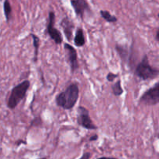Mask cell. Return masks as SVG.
<instances>
[{
  "instance_id": "obj_1",
  "label": "cell",
  "mask_w": 159,
  "mask_h": 159,
  "mask_svg": "<svg viewBox=\"0 0 159 159\" xmlns=\"http://www.w3.org/2000/svg\"><path fill=\"white\" fill-rule=\"evenodd\" d=\"M79 97V87L76 83H72L56 96L55 101L58 107L65 110H71L77 103Z\"/></svg>"
},
{
  "instance_id": "obj_2",
  "label": "cell",
  "mask_w": 159,
  "mask_h": 159,
  "mask_svg": "<svg viewBox=\"0 0 159 159\" xmlns=\"http://www.w3.org/2000/svg\"><path fill=\"white\" fill-rule=\"evenodd\" d=\"M134 75L142 80H151L159 76V70L150 65L148 57L144 55L141 62L135 66Z\"/></svg>"
},
{
  "instance_id": "obj_3",
  "label": "cell",
  "mask_w": 159,
  "mask_h": 159,
  "mask_svg": "<svg viewBox=\"0 0 159 159\" xmlns=\"http://www.w3.org/2000/svg\"><path fill=\"white\" fill-rule=\"evenodd\" d=\"M30 87V82L28 80L22 81L21 83L12 87L7 101V107L9 109H14L18 106L20 101L24 99L26 92Z\"/></svg>"
},
{
  "instance_id": "obj_4",
  "label": "cell",
  "mask_w": 159,
  "mask_h": 159,
  "mask_svg": "<svg viewBox=\"0 0 159 159\" xmlns=\"http://www.w3.org/2000/svg\"><path fill=\"white\" fill-rule=\"evenodd\" d=\"M141 104L148 106L156 105L159 103V80L153 87L144 91L139 99Z\"/></svg>"
},
{
  "instance_id": "obj_5",
  "label": "cell",
  "mask_w": 159,
  "mask_h": 159,
  "mask_svg": "<svg viewBox=\"0 0 159 159\" xmlns=\"http://www.w3.org/2000/svg\"><path fill=\"white\" fill-rule=\"evenodd\" d=\"M77 123L79 126L89 130L97 129V126L94 124L89 115V111L83 106H79L77 108Z\"/></svg>"
},
{
  "instance_id": "obj_6",
  "label": "cell",
  "mask_w": 159,
  "mask_h": 159,
  "mask_svg": "<svg viewBox=\"0 0 159 159\" xmlns=\"http://www.w3.org/2000/svg\"><path fill=\"white\" fill-rule=\"evenodd\" d=\"M55 23V13L53 11H51L48 13V21L47 24V33L49 35L50 38L54 41L56 45H61L63 41L62 34L59 30L54 27Z\"/></svg>"
},
{
  "instance_id": "obj_7",
  "label": "cell",
  "mask_w": 159,
  "mask_h": 159,
  "mask_svg": "<svg viewBox=\"0 0 159 159\" xmlns=\"http://www.w3.org/2000/svg\"><path fill=\"white\" fill-rule=\"evenodd\" d=\"M64 48L66 52V59L71 73H75L79 68V61H78V53L75 48L68 43L64 44Z\"/></svg>"
},
{
  "instance_id": "obj_8",
  "label": "cell",
  "mask_w": 159,
  "mask_h": 159,
  "mask_svg": "<svg viewBox=\"0 0 159 159\" xmlns=\"http://www.w3.org/2000/svg\"><path fill=\"white\" fill-rule=\"evenodd\" d=\"M71 5L75 15L82 20H83L85 12L91 11L89 4L86 0H71Z\"/></svg>"
},
{
  "instance_id": "obj_9",
  "label": "cell",
  "mask_w": 159,
  "mask_h": 159,
  "mask_svg": "<svg viewBox=\"0 0 159 159\" xmlns=\"http://www.w3.org/2000/svg\"><path fill=\"white\" fill-rule=\"evenodd\" d=\"M115 48H116V52H117L118 55L120 56L121 60L123 61V62H124L127 65H129L130 68L132 67L133 62L131 60L133 55L131 53V49L130 50L127 46L119 45V44H116Z\"/></svg>"
},
{
  "instance_id": "obj_10",
  "label": "cell",
  "mask_w": 159,
  "mask_h": 159,
  "mask_svg": "<svg viewBox=\"0 0 159 159\" xmlns=\"http://www.w3.org/2000/svg\"><path fill=\"white\" fill-rule=\"evenodd\" d=\"M60 26L63 30V33L68 42H71L73 37V30L75 29V24L68 17H64L60 23Z\"/></svg>"
},
{
  "instance_id": "obj_11",
  "label": "cell",
  "mask_w": 159,
  "mask_h": 159,
  "mask_svg": "<svg viewBox=\"0 0 159 159\" xmlns=\"http://www.w3.org/2000/svg\"><path fill=\"white\" fill-rule=\"evenodd\" d=\"M74 43L76 47H83L85 45V38L84 31L82 27H78L75 31L74 37Z\"/></svg>"
},
{
  "instance_id": "obj_12",
  "label": "cell",
  "mask_w": 159,
  "mask_h": 159,
  "mask_svg": "<svg viewBox=\"0 0 159 159\" xmlns=\"http://www.w3.org/2000/svg\"><path fill=\"white\" fill-rule=\"evenodd\" d=\"M31 37L33 39V45L34 47V62H37V59H38L39 54V48H40V40L38 36H37L34 34H30Z\"/></svg>"
},
{
  "instance_id": "obj_13",
  "label": "cell",
  "mask_w": 159,
  "mask_h": 159,
  "mask_svg": "<svg viewBox=\"0 0 159 159\" xmlns=\"http://www.w3.org/2000/svg\"><path fill=\"white\" fill-rule=\"evenodd\" d=\"M100 15L107 23H116L118 20L117 17L115 16L112 15L109 11L107 10H100Z\"/></svg>"
},
{
  "instance_id": "obj_14",
  "label": "cell",
  "mask_w": 159,
  "mask_h": 159,
  "mask_svg": "<svg viewBox=\"0 0 159 159\" xmlns=\"http://www.w3.org/2000/svg\"><path fill=\"white\" fill-rule=\"evenodd\" d=\"M112 92L113 95L116 97L121 96L124 94V89L121 86V80H118L113 86H112Z\"/></svg>"
},
{
  "instance_id": "obj_15",
  "label": "cell",
  "mask_w": 159,
  "mask_h": 159,
  "mask_svg": "<svg viewBox=\"0 0 159 159\" xmlns=\"http://www.w3.org/2000/svg\"><path fill=\"white\" fill-rule=\"evenodd\" d=\"M3 10H4L5 17H6V21L9 22L10 20L11 13H12V6L9 0H5L3 3Z\"/></svg>"
},
{
  "instance_id": "obj_16",
  "label": "cell",
  "mask_w": 159,
  "mask_h": 159,
  "mask_svg": "<svg viewBox=\"0 0 159 159\" xmlns=\"http://www.w3.org/2000/svg\"><path fill=\"white\" fill-rule=\"evenodd\" d=\"M116 77H118V74L113 73H112V72H110V73L107 75V80L109 82H113Z\"/></svg>"
},
{
  "instance_id": "obj_17",
  "label": "cell",
  "mask_w": 159,
  "mask_h": 159,
  "mask_svg": "<svg viewBox=\"0 0 159 159\" xmlns=\"http://www.w3.org/2000/svg\"><path fill=\"white\" fill-rule=\"evenodd\" d=\"M92 157V154L90 152H85L79 159H90Z\"/></svg>"
},
{
  "instance_id": "obj_18",
  "label": "cell",
  "mask_w": 159,
  "mask_h": 159,
  "mask_svg": "<svg viewBox=\"0 0 159 159\" xmlns=\"http://www.w3.org/2000/svg\"><path fill=\"white\" fill-rule=\"evenodd\" d=\"M98 139H99V136H98L97 134H93V135H92L91 137H89V141H96Z\"/></svg>"
},
{
  "instance_id": "obj_19",
  "label": "cell",
  "mask_w": 159,
  "mask_h": 159,
  "mask_svg": "<svg viewBox=\"0 0 159 159\" xmlns=\"http://www.w3.org/2000/svg\"><path fill=\"white\" fill-rule=\"evenodd\" d=\"M158 17L159 19V13L158 14ZM155 40H156L158 42H159V26H158V31H157V32H156V34H155Z\"/></svg>"
},
{
  "instance_id": "obj_20",
  "label": "cell",
  "mask_w": 159,
  "mask_h": 159,
  "mask_svg": "<svg viewBox=\"0 0 159 159\" xmlns=\"http://www.w3.org/2000/svg\"><path fill=\"white\" fill-rule=\"evenodd\" d=\"M20 143H24V144H26V141H24V140H17L16 141V144L17 145V146H20Z\"/></svg>"
},
{
  "instance_id": "obj_21",
  "label": "cell",
  "mask_w": 159,
  "mask_h": 159,
  "mask_svg": "<svg viewBox=\"0 0 159 159\" xmlns=\"http://www.w3.org/2000/svg\"><path fill=\"white\" fill-rule=\"evenodd\" d=\"M97 159H117V158H115V157H101Z\"/></svg>"
},
{
  "instance_id": "obj_22",
  "label": "cell",
  "mask_w": 159,
  "mask_h": 159,
  "mask_svg": "<svg viewBox=\"0 0 159 159\" xmlns=\"http://www.w3.org/2000/svg\"><path fill=\"white\" fill-rule=\"evenodd\" d=\"M37 159H47L46 157H40V158H37Z\"/></svg>"
}]
</instances>
